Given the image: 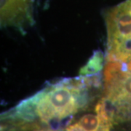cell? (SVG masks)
Masks as SVG:
<instances>
[{
    "label": "cell",
    "mask_w": 131,
    "mask_h": 131,
    "mask_svg": "<svg viewBox=\"0 0 131 131\" xmlns=\"http://www.w3.org/2000/svg\"><path fill=\"white\" fill-rule=\"evenodd\" d=\"M80 80L61 81L31 96L34 114L42 122L63 119L77 112L80 106L81 90L84 88Z\"/></svg>",
    "instance_id": "6da1fadb"
},
{
    "label": "cell",
    "mask_w": 131,
    "mask_h": 131,
    "mask_svg": "<svg viewBox=\"0 0 131 131\" xmlns=\"http://www.w3.org/2000/svg\"><path fill=\"white\" fill-rule=\"evenodd\" d=\"M78 123L85 131H110L111 130V128L103 125L97 114H84L80 118Z\"/></svg>",
    "instance_id": "5b68a950"
},
{
    "label": "cell",
    "mask_w": 131,
    "mask_h": 131,
    "mask_svg": "<svg viewBox=\"0 0 131 131\" xmlns=\"http://www.w3.org/2000/svg\"><path fill=\"white\" fill-rule=\"evenodd\" d=\"M106 21L108 48L131 37V0H126L109 9Z\"/></svg>",
    "instance_id": "7a4b0ae2"
},
{
    "label": "cell",
    "mask_w": 131,
    "mask_h": 131,
    "mask_svg": "<svg viewBox=\"0 0 131 131\" xmlns=\"http://www.w3.org/2000/svg\"></svg>",
    "instance_id": "ba28073f"
},
{
    "label": "cell",
    "mask_w": 131,
    "mask_h": 131,
    "mask_svg": "<svg viewBox=\"0 0 131 131\" xmlns=\"http://www.w3.org/2000/svg\"><path fill=\"white\" fill-rule=\"evenodd\" d=\"M107 100L125 106L131 104V71L125 74L115 84L106 90Z\"/></svg>",
    "instance_id": "3957f363"
},
{
    "label": "cell",
    "mask_w": 131,
    "mask_h": 131,
    "mask_svg": "<svg viewBox=\"0 0 131 131\" xmlns=\"http://www.w3.org/2000/svg\"><path fill=\"white\" fill-rule=\"evenodd\" d=\"M66 131H85L82 127L80 125L78 122L74 124H72L71 125H69L67 128L66 129Z\"/></svg>",
    "instance_id": "8992f818"
},
{
    "label": "cell",
    "mask_w": 131,
    "mask_h": 131,
    "mask_svg": "<svg viewBox=\"0 0 131 131\" xmlns=\"http://www.w3.org/2000/svg\"><path fill=\"white\" fill-rule=\"evenodd\" d=\"M127 70L129 71H131V61H129V62L127 63Z\"/></svg>",
    "instance_id": "52a82bcc"
},
{
    "label": "cell",
    "mask_w": 131,
    "mask_h": 131,
    "mask_svg": "<svg viewBox=\"0 0 131 131\" xmlns=\"http://www.w3.org/2000/svg\"><path fill=\"white\" fill-rule=\"evenodd\" d=\"M103 66V54L102 52L97 50L90 57L87 63L80 70V77L94 76L101 72Z\"/></svg>",
    "instance_id": "277c9868"
}]
</instances>
